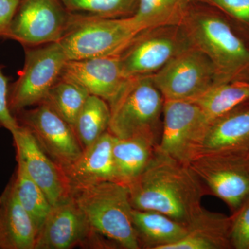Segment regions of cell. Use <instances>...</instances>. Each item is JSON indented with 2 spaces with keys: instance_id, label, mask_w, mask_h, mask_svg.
<instances>
[{
  "instance_id": "16",
  "label": "cell",
  "mask_w": 249,
  "mask_h": 249,
  "mask_svg": "<svg viewBox=\"0 0 249 249\" xmlns=\"http://www.w3.org/2000/svg\"><path fill=\"white\" fill-rule=\"evenodd\" d=\"M204 153L249 155V100L208 124L196 155Z\"/></svg>"
},
{
  "instance_id": "22",
  "label": "cell",
  "mask_w": 249,
  "mask_h": 249,
  "mask_svg": "<svg viewBox=\"0 0 249 249\" xmlns=\"http://www.w3.org/2000/svg\"><path fill=\"white\" fill-rule=\"evenodd\" d=\"M249 100V81L235 80L217 83L192 102L200 108L209 124Z\"/></svg>"
},
{
  "instance_id": "17",
  "label": "cell",
  "mask_w": 249,
  "mask_h": 249,
  "mask_svg": "<svg viewBox=\"0 0 249 249\" xmlns=\"http://www.w3.org/2000/svg\"><path fill=\"white\" fill-rule=\"evenodd\" d=\"M114 141L115 137L107 131L84 149L71 164L62 168L71 187L104 181L121 183L113 157Z\"/></svg>"
},
{
  "instance_id": "13",
  "label": "cell",
  "mask_w": 249,
  "mask_h": 249,
  "mask_svg": "<svg viewBox=\"0 0 249 249\" xmlns=\"http://www.w3.org/2000/svg\"><path fill=\"white\" fill-rule=\"evenodd\" d=\"M78 247L106 249L70 196L66 201L52 206L39 231L35 249H70Z\"/></svg>"
},
{
  "instance_id": "12",
  "label": "cell",
  "mask_w": 249,
  "mask_h": 249,
  "mask_svg": "<svg viewBox=\"0 0 249 249\" xmlns=\"http://www.w3.org/2000/svg\"><path fill=\"white\" fill-rule=\"evenodd\" d=\"M15 117L19 124L30 130L41 148L62 168L71 164L83 152L73 127L46 103L22 109Z\"/></svg>"
},
{
  "instance_id": "3",
  "label": "cell",
  "mask_w": 249,
  "mask_h": 249,
  "mask_svg": "<svg viewBox=\"0 0 249 249\" xmlns=\"http://www.w3.org/2000/svg\"><path fill=\"white\" fill-rule=\"evenodd\" d=\"M70 196L106 249H140L127 186L113 181L77 185Z\"/></svg>"
},
{
  "instance_id": "25",
  "label": "cell",
  "mask_w": 249,
  "mask_h": 249,
  "mask_svg": "<svg viewBox=\"0 0 249 249\" xmlns=\"http://www.w3.org/2000/svg\"><path fill=\"white\" fill-rule=\"evenodd\" d=\"M17 162V169L12 178L16 196L40 231L52 205L42 190L29 176L22 163L19 160Z\"/></svg>"
},
{
  "instance_id": "4",
  "label": "cell",
  "mask_w": 249,
  "mask_h": 249,
  "mask_svg": "<svg viewBox=\"0 0 249 249\" xmlns=\"http://www.w3.org/2000/svg\"><path fill=\"white\" fill-rule=\"evenodd\" d=\"M164 102L152 75L127 78L109 103L111 119L108 131L117 138L143 137L158 146Z\"/></svg>"
},
{
  "instance_id": "7",
  "label": "cell",
  "mask_w": 249,
  "mask_h": 249,
  "mask_svg": "<svg viewBox=\"0 0 249 249\" xmlns=\"http://www.w3.org/2000/svg\"><path fill=\"white\" fill-rule=\"evenodd\" d=\"M192 47L181 25L144 29L119 53L124 78L153 75L172 59Z\"/></svg>"
},
{
  "instance_id": "24",
  "label": "cell",
  "mask_w": 249,
  "mask_h": 249,
  "mask_svg": "<svg viewBox=\"0 0 249 249\" xmlns=\"http://www.w3.org/2000/svg\"><path fill=\"white\" fill-rule=\"evenodd\" d=\"M188 4V0H139L137 12L132 18L142 31L180 25Z\"/></svg>"
},
{
  "instance_id": "14",
  "label": "cell",
  "mask_w": 249,
  "mask_h": 249,
  "mask_svg": "<svg viewBox=\"0 0 249 249\" xmlns=\"http://www.w3.org/2000/svg\"><path fill=\"white\" fill-rule=\"evenodd\" d=\"M11 133L16 147V160L22 163L52 206L70 199L71 185L64 170L41 148L30 130L19 124Z\"/></svg>"
},
{
  "instance_id": "23",
  "label": "cell",
  "mask_w": 249,
  "mask_h": 249,
  "mask_svg": "<svg viewBox=\"0 0 249 249\" xmlns=\"http://www.w3.org/2000/svg\"><path fill=\"white\" fill-rule=\"evenodd\" d=\"M110 119V107L107 101L89 95L73 126L83 150L107 132Z\"/></svg>"
},
{
  "instance_id": "5",
  "label": "cell",
  "mask_w": 249,
  "mask_h": 249,
  "mask_svg": "<svg viewBox=\"0 0 249 249\" xmlns=\"http://www.w3.org/2000/svg\"><path fill=\"white\" fill-rule=\"evenodd\" d=\"M140 31L132 16L102 18L72 14L58 43L68 60L119 55Z\"/></svg>"
},
{
  "instance_id": "27",
  "label": "cell",
  "mask_w": 249,
  "mask_h": 249,
  "mask_svg": "<svg viewBox=\"0 0 249 249\" xmlns=\"http://www.w3.org/2000/svg\"><path fill=\"white\" fill-rule=\"evenodd\" d=\"M72 14L102 18L132 17L139 0H60Z\"/></svg>"
},
{
  "instance_id": "10",
  "label": "cell",
  "mask_w": 249,
  "mask_h": 249,
  "mask_svg": "<svg viewBox=\"0 0 249 249\" xmlns=\"http://www.w3.org/2000/svg\"><path fill=\"white\" fill-rule=\"evenodd\" d=\"M71 16L60 0H19L3 37L17 41L24 47L58 42Z\"/></svg>"
},
{
  "instance_id": "18",
  "label": "cell",
  "mask_w": 249,
  "mask_h": 249,
  "mask_svg": "<svg viewBox=\"0 0 249 249\" xmlns=\"http://www.w3.org/2000/svg\"><path fill=\"white\" fill-rule=\"evenodd\" d=\"M38 232L19 202L11 178L0 196V249H35Z\"/></svg>"
},
{
  "instance_id": "8",
  "label": "cell",
  "mask_w": 249,
  "mask_h": 249,
  "mask_svg": "<svg viewBox=\"0 0 249 249\" xmlns=\"http://www.w3.org/2000/svg\"><path fill=\"white\" fill-rule=\"evenodd\" d=\"M188 165L209 194L224 201L231 213L249 197V155L199 154Z\"/></svg>"
},
{
  "instance_id": "31",
  "label": "cell",
  "mask_w": 249,
  "mask_h": 249,
  "mask_svg": "<svg viewBox=\"0 0 249 249\" xmlns=\"http://www.w3.org/2000/svg\"><path fill=\"white\" fill-rule=\"evenodd\" d=\"M19 0H0V37H4L16 9Z\"/></svg>"
},
{
  "instance_id": "29",
  "label": "cell",
  "mask_w": 249,
  "mask_h": 249,
  "mask_svg": "<svg viewBox=\"0 0 249 249\" xmlns=\"http://www.w3.org/2000/svg\"><path fill=\"white\" fill-rule=\"evenodd\" d=\"M211 6L249 27V0H188Z\"/></svg>"
},
{
  "instance_id": "9",
  "label": "cell",
  "mask_w": 249,
  "mask_h": 249,
  "mask_svg": "<svg viewBox=\"0 0 249 249\" xmlns=\"http://www.w3.org/2000/svg\"><path fill=\"white\" fill-rule=\"evenodd\" d=\"M165 101H193L217 83L212 62L192 46L152 75Z\"/></svg>"
},
{
  "instance_id": "15",
  "label": "cell",
  "mask_w": 249,
  "mask_h": 249,
  "mask_svg": "<svg viewBox=\"0 0 249 249\" xmlns=\"http://www.w3.org/2000/svg\"><path fill=\"white\" fill-rule=\"evenodd\" d=\"M60 78L79 85L89 95L101 98L108 104L127 79L121 71L119 55L67 60Z\"/></svg>"
},
{
  "instance_id": "1",
  "label": "cell",
  "mask_w": 249,
  "mask_h": 249,
  "mask_svg": "<svg viewBox=\"0 0 249 249\" xmlns=\"http://www.w3.org/2000/svg\"><path fill=\"white\" fill-rule=\"evenodd\" d=\"M134 209L157 211L188 226L202 210L206 187L189 165L156 148L150 164L127 185Z\"/></svg>"
},
{
  "instance_id": "2",
  "label": "cell",
  "mask_w": 249,
  "mask_h": 249,
  "mask_svg": "<svg viewBox=\"0 0 249 249\" xmlns=\"http://www.w3.org/2000/svg\"><path fill=\"white\" fill-rule=\"evenodd\" d=\"M180 25L192 46L210 59L217 83L249 81V46L217 9L189 2Z\"/></svg>"
},
{
  "instance_id": "30",
  "label": "cell",
  "mask_w": 249,
  "mask_h": 249,
  "mask_svg": "<svg viewBox=\"0 0 249 249\" xmlns=\"http://www.w3.org/2000/svg\"><path fill=\"white\" fill-rule=\"evenodd\" d=\"M4 66L0 65V128L10 132L19 127L17 119L12 114L9 106V78L3 71Z\"/></svg>"
},
{
  "instance_id": "19",
  "label": "cell",
  "mask_w": 249,
  "mask_h": 249,
  "mask_svg": "<svg viewBox=\"0 0 249 249\" xmlns=\"http://www.w3.org/2000/svg\"><path fill=\"white\" fill-rule=\"evenodd\" d=\"M230 216L202 211L188 226L186 235L166 249H231Z\"/></svg>"
},
{
  "instance_id": "28",
  "label": "cell",
  "mask_w": 249,
  "mask_h": 249,
  "mask_svg": "<svg viewBox=\"0 0 249 249\" xmlns=\"http://www.w3.org/2000/svg\"><path fill=\"white\" fill-rule=\"evenodd\" d=\"M230 217L232 249H249V196Z\"/></svg>"
},
{
  "instance_id": "21",
  "label": "cell",
  "mask_w": 249,
  "mask_h": 249,
  "mask_svg": "<svg viewBox=\"0 0 249 249\" xmlns=\"http://www.w3.org/2000/svg\"><path fill=\"white\" fill-rule=\"evenodd\" d=\"M157 147L143 137H115L113 157L120 182L127 186L138 178L150 164Z\"/></svg>"
},
{
  "instance_id": "6",
  "label": "cell",
  "mask_w": 249,
  "mask_h": 249,
  "mask_svg": "<svg viewBox=\"0 0 249 249\" xmlns=\"http://www.w3.org/2000/svg\"><path fill=\"white\" fill-rule=\"evenodd\" d=\"M24 51V67L16 81L9 85V106L14 116L45 101L68 60L58 42L26 47Z\"/></svg>"
},
{
  "instance_id": "11",
  "label": "cell",
  "mask_w": 249,
  "mask_h": 249,
  "mask_svg": "<svg viewBox=\"0 0 249 249\" xmlns=\"http://www.w3.org/2000/svg\"><path fill=\"white\" fill-rule=\"evenodd\" d=\"M207 125L200 108L194 102L165 101L161 137L157 148L188 165L197 153Z\"/></svg>"
},
{
  "instance_id": "20",
  "label": "cell",
  "mask_w": 249,
  "mask_h": 249,
  "mask_svg": "<svg viewBox=\"0 0 249 249\" xmlns=\"http://www.w3.org/2000/svg\"><path fill=\"white\" fill-rule=\"evenodd\" d=\"M132 222L140 249H166L187 232V226L157 211L133 209Z\"/></svg>"
},
{
  "instance_id": "26",
  "label": "cell",
  "mask_w": 249,
  "mask_h": 249,
  "mask_svg": "<svg viewBox=\"0 0 249 249\" xmlns=\"http://www.w3.org/2000/svg\"><path fill=\"white\" fill-rule=\"evenodd\" d=\"M89 93L69 80L60 78L51 88L44 103L73 127Z\"/></svg>"
}]
</instances>
